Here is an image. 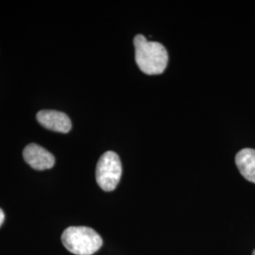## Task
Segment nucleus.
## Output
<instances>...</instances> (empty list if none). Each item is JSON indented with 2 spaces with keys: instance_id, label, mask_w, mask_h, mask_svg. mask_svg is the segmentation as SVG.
I'll use <instances>...</instances> for the list:
<instances>
[{
  "instance_id": "6e6552de",
  "label": "nucleus",
  "mask_w": 255,
  "mask_h": 255,
  "mask_svg": "<svg viewBox=\"0 0 255 255\" xmlns=\"http://www.w3.org/2000/svg\"><path fill=\"white\" fill-rule=\"evenodd\" d=\"M253 255H255V250L254 251V253H253Z\"/></svg>"
},
{
  "instance_id": "7ed1b4c3",
  "label": "nucleus",
  "mask_w": 255,
  "mask_h": 255,
  "mask_svg": "<svg viewBox=\"0 0 255 255\" xmlns=\"http://www.w3.org/2000/svg\"><path fill=\"white\" fill-rule=\"evenodd\" d=\"M122 175V164L119 155L107 151L99 160L96 169V179L102 190L111 192L118 186Z\"/></svg>"
},
{
  "instance_id": "f03ea898",
  "label": "nucleus",
  "mask_w": 255,
  "mask_h": 255,
  "mask_svg": "<svg viewBox=\"0 0 255 255\" xmlns=\"http://www.w3.org/2000/svg\"><path fill=\"white\" fill-rule=\"evenodd\" d=\"M62 242L67 251L76 255H94L103 244L101 236L95 230L85 226L65 229Z\"/></svg>"
},
{
  "instance_id": "0eeeda50",
  "label": "nucleus",
  "mask_w": 255,
  "mask_h": 255,
  "mask_svg": "<svg viewBox=\"0 0 255 255\" xmlns=\"http://www.w3.org/2000/svg\"><path fill=\"white\" fill-rule=\"evenodd\" d=\"M4 219H5L4 212H3L2 210L0 209V227H1V225L3 224V222H4Z\"/></svg>"
},
{
  "instance_id": "39448f33",
  "label": "nucleus",
  "mask_w": 255,
  "mask_h": 255,
  "mask_svg": "<svg viewBox=\"0 0 255 255\" xmlns=\"http://www.w3.org/2000/svg\"><path fill=\"white\" fill-rule=\"evenodd\" d=\"M36 119L43 127L57 132L67 133L72 128L71 120L63 112L42 110L37 114Z\"/></svg>"
},
{
  "instance_id": "f257e3e1",
  "label": "nucleus",
  "mask_w": 255,
  "mask_h": 255,
  "mask_svg": "<svg viewBox=\"0 0 255 255\" xmlns=\"http://www.w3.org/2000/svg\"><path fill=\"white\" fill-rule=\"evenodd\" d=\"M133 44L135 62L143 73L159 75L164 72L168 63V54L162 44L148 41L141 34L134 37Z\"/></svg>"
},
{
  "instance_id": "20e7f679",
  "label": "nucleus",
  "mask_w": 255,
  "mask_h": 255,
  "mask_svg": "<svg viewBox=\"0 0 255 255\" xmlns=\"http://www.w3.org/2000/svg\"><path fill=\"white\" fill-rule=\"evenodd\" d=\"M23 157L27 164L36 170H46L54 166V156L37 144L27 145L23 151Z\"/></svg>"
},
{
  "instance_id": "423d86ee",
  "label": "nucleus",
  "mask_w": 255,
  "mask_h": 255,
  "mask_svg": "<svg viewBox=\"0 0 255 255\" xmlns=\"http://www.w3.org/2000/svg\"><path fill=\"white\" fill-rule=\"evenodd\" d=\"M236 164L242 176L255 183V149L244 148L236 157Z\"/></svg>"
}]
</instances>
